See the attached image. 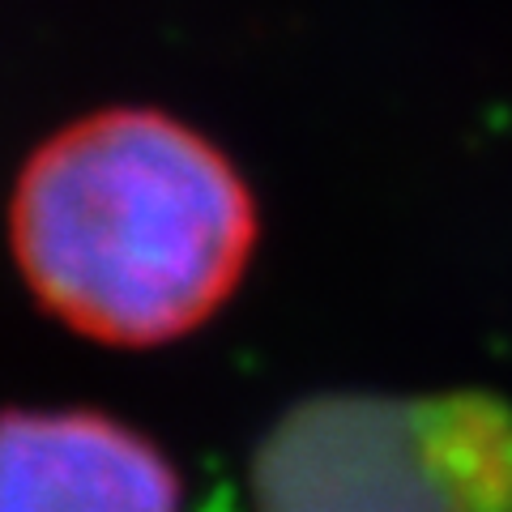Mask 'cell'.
Instances as JSON below:
<instances>
[{
  "label": "cell",
  "mask_w": 512,
  "mask_h": 512,
  "mask_svg": "<svg viewBox=\"0 0 512 512\" xmlns=\"http://www.w3.org/2000/svg\"><path fill=\"white\" fill-rule=\"evenodd\" d=\"M9 244L60 325L141 350L201 329L235 295L256 248V201L197 128L111 107L30 154Z\"/></svg>",
  "instance_id": "1"
},
{
  "label": "cell",
  "mask_w": 512,
  "mask_h": 512,
  "mask_svg": "<svg viewBox=\"0 0 512 512\" xmlns=\"http://www.w3.org/2000/svg\"><path fill=\"white\" fill-rule=\"evenodd\" d=\"M256 512H512V419L478 397L303 406L256 461Z\"/></svg>",
  "instance_id": "2"
},
{
  "label": "cell",
  "mask_w": 512,
  "mask_h": 512,
  "mask_svg": "<svg viewBox=\"0 0 512 512\" xmlns=\"http://www.w3.org/2000/svg\"><path fill=\"white\" fill-rule=\"evenodd\" d=\"M180 474L107 414H0V512H180Z\"/></svg>",
  "instance_id": "3"
}]
</instances>
